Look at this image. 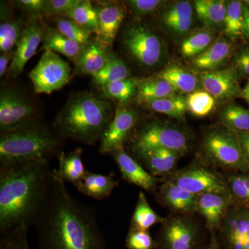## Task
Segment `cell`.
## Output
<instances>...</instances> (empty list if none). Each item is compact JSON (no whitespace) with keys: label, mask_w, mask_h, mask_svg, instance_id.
<instances>
[{"label":"cell","mask_w":249,"mask_h":249,"mask_svg":"<svg viewBox=\"0 0 249 249\" xmlns=\"http://www.w3.org/2000/svg\"><path fill=\"white\" fill-rule=\"evenodd\" d=\"M114 114L108 101L91 93H76L69 98L53 124L65 139L91 145L101 141Z\"/></svg>","instance_id":"obj_3"},{"label":"cell","mask_w":249,"mask_h":249,"mask_svg":"<svg viewBox=\"0 0 249 249\" xmlns=\"http://www.w3.org/2000/svg\"><path fill=\"white\" fill-rule=\"evenodd\" d=\"M240 141L241 148L246 160L249 163V133L237 134Z\"/></svg>","instance_id":"obj_49"},{"label":"cell","mask_w":249,"mask_h":249,"mask_svg":"<svg viewBox=\"0 0 249 249\" xmlns=\"http://www.w3.org/2000/svg\"><path fill=\"white\" fill-rule=\"evenodd\" d=\"M221 124L237 134L249 133V110L235 103H229L220 114Z\"/></svg>","instance_id":"obj_33"},{"label":"cell","mask_w":249,"mask_h":249,"mask_svg":"<svg viewBox=\"0 0 249 249\" xmlns=\"http://www.w3.org/2000/svg\"><path fill=\"white\" fill-rule=\"evenodd\" d=\"M161 242L163 249H194L197 240L196 226L186 218L175 217L163 223Z\"/></svg>","instance_id":"obj_14"},{"label":"cell","mask_w":249,"mask_h":249,"mask_svg":"<svg viewBox=\"0 0 249 249\" xmlns=\"http://www.w3.org/2000/svg\"><path fill=\"white\" fill-rule=\"evenodd\" d=\"M82 155L83 150L77 148L67 153L62 150L57 157L58 161L57 170L65 183H71L75 186L85 178L88 170L85 169Z\"/></svg>","instance_id":"obj_27"},{"label":"cell","mask_w":249,"mask_h":249,"mask_svg":"<svg viewBox=\"0 0 249 249\" xmlns=\"http://www.w3.org/2000/svg\"><path fill=\"white\" fill-rule=\"evenodd\" d=\"M28 232H16L1 236V249H31L27 240Z\"/></svg>","instance_id":"obj_46"},{"label":"cell","mask_w":249,"mask_h":249,"mask_svg":"<svg viewBox=\"0 0 249 249\" xmlns=\"http://www.w3.org/2000/svg\"><path fill=\"white\" fill-rule=\"evenodd\" d=\"M94 6L98 18L96 40L109 49L115 40L124 18V10L113 2L100 3Z\"/></svg>","instance_id":"obj_16"},{"label":"cell","mask_w":249,"mask_h":249,"mask_svg":"<svg viewBox=\"0 0 249 249\" xmlns=\"http://www.w3.org/2000/svg\"><path fill=\"white\" fill-rule=\"evenodd\" d=\"M139 80L129 78L101 87L103 96L121 104L128 102L137 92Z\"/></svg>","instance_id":"obj_36"},{"label":"cell","mask_w":249,"mask_h":249,"mask_svg":"<svg viewBox=\"0 0 249 249\" xmlns=\"http://www.w3.org/2000/svg\"><path fill=\"white\" fill-rule=\"evenodd\" d=\"M7 8L1 6V24H0V51L10 52L15 50L23 31L27 25L24 18H11Z\"/></svg>","instance_id":"obj_28"},{"label":"cell","mask_w":249,"mask_h":249,"mask_svg":"<svg viewBox=\"0 0 249 249\" xmlns=\"http://www.w3.org/2000/svg\"><path fill=\"white\" fill-rule=\"evenodd\" d=\"M244 20L243 1H228L227 15L223 27L226 35L231 39L243 37Z\"/></svg>","instance_id":"obj_35"},{"label":"cell","mask_w":249,"mask_h":249,"mask_svg":"<svg viewBox=\"0 0 249 249\" xmlns=\"http://www.w3.org/2000/svg\"><path fill=\"white\" fill-rule=\"evenodd\" d=\"M139 121L138 111L124 106L118 107L114 118L100 141V153L106 155L124 149V143L129 140Z\"/></svg>","instance_id":"obj_11"},{"label":"cell","mask_w":249,"mask_h":249,"mask_svg":"<svg viewBox=\"0 0 249 249\" xmlns=\"http://www.w3.org/2000/svg\"><path fill=\"white\" fill-rule=\"evenodd\" d=\"M245 3H247V4L249 5V0H247V1H244Z\"/></svg>","instance_id":"obj_53"},{"label":"cell","mask_w":249,"mask_h":249,"mask_svg":"<svg viewBox=\"0 0 249 249\" xmlns=\"http://www.w3.org/2000/svg\"><path fill=\"white\" fill-rule=\"evenodd\" d=\"M170 180L196 196L217 193L231 196L227 181L217 173L203 167L193 166L179 170L174 173Z\"/></svg>","instance_id":"obj_10"},{"label":"cell","mask_w":249,"mask_h":249,"mask_svg":"<svg viewBox=\"0 0 249 249\" xmlns=\"http://www.w3.org/2000/svg\"><path fill=\"white\" fill-rule=\"evenodd\" d=\"M15 50L10 52H3L0 55V77L5 76L14 56Z\"/></svg>","instance_id":"obj_48"},{"label":"cell","mask_w":249,"mask_h":249,"mask_svg":"<svg viewBox=\"0 0 249 249\" xmlns=\"http://www.w3.org/2000/svg\"><path fill=\"white\" fill-rule=\"evenodd\" d=\"M194 10L190 1H176L163 11L160 19L165 29L173 35H185L194 24Z\"/></svg>","instance_id":"obj_20"},{"label":"cell","mask_w":249,"mask_h":249,"mask_svg":"<svg viewBox=\"0 0 249 249\" xmlns=\"http://www.w3.org/2000/svg\"><path fill=\"white\" fill-rule=\"evenodd\" d=\"M234 47L227 39H216L206 51L191 59V65L196 71L204 73L221 70L231 58Z\"/></svg>","instance_id":"obj_19"},{"label":"cell","mask_w":249,"mask_h":249,"mask_svg":"<svg viewBox=\"0 0 249 249\" xmlns=\"http://www.w3.org/2000/svg\"><path fill=\"white\" fill-rule=\"evenodd\" d=\"M29 76L36 93L51 94L70 83L71 67L58 53L45 51Z\"/></svg>","instance_id":"obj_9"},{"label":"cell","mask_w":249,"mask_h":249,"mask_svg":"<svg viewBox=\"0 0 249 249\" xmlns=\"http://www.w3.org/2000/svg\"><path fill=\"white\" fill-rule=\"evenodd\" d=\"M47 29L43 19L28 20L15 49L14 58L7 72L8 76L17 78L22 73L28 61L37 53Z\"/></svg>","instance_id":"obj_12"},{"label":"cell","mask_w":249,"mask_h":249,"mask_svg":"<svg viewBox=\"0 0 249 249\" xmlns=\"http://www.w3.org/2000/svg\"><path fill=\"white\" fill-rule=\"evenodd\" d=\"M124 3L134 14L142 17L158 11L165 1L161 0H128Z\"/></svg>","instance_id":"obj_45"},{"label":"cell","mask_w":249,"mask_h":249,"mask_svg":"<svg viewBox=\"0 0 249 249\" xmlns=\"http://www.w3.org/2000/svg\"><path fill=\"white\" fill-rule=\"evenodd\" d=\"M166 221L152 209L146 196L142 192L139 193L137 205L131 219L130 229L148 231L157 224H163Z\"/></svg>","instance_id":"obj_32"},{"label":"cell","mask_w":249,"mask_h":249,"mask_svg":"<svg viewBox=\"0 0 249 249\" xmlns=\"http://www.w3.org/2000/svg\"><path fill=\"white\" fill-rule=\"evenodd\" d=\"M47 160L0 164V233L28 232L45 204L52 183Z\"/></svg>","instance_id":"obj_2"},{"label":"cell","mask_w":249,"mask_h":249,"mask_svg":"<svg viewBox=\"0 0 249 249\" xmlns=\"http://www.w3.org/2000/svg\"><path fill=\"white\" fill-rule=\"evenodd\" d=\"M34 226L40 249H107L95 211L70 194L57 169Z\"/></svg>","instance_id":"obj_1"},{"label":"cell","mask_w":249,"mask_h":249,"mask_svg":"<svg viewBox=\"0 0 249 249\" xmlns=\"http://www.w3.org/2000/svg\"><path fill=\"white\" fill-rule=\"evenodd\" d=\"M197 196L167 180L160 186L157 197L160 203L174 211L193 213L196 211Z\"/></svg>","instance_id":"obj_21"},{"label":"cell","mask_w":249,"mask_h":249,"mask_svg":"<svg viewBox=\"0 0 249 249\" xmlns=\"http://www.w3.org/2000/svg\"><path fill=\"white\" fill-rule=\"evenodd\" d=\"M191 144L189 136L182 129L160 122L144 124L134 134L132 148L134 153L166 149L180 155L188 152Z\"/></svg>","instance_id":"obj_6"},{"label":"cell","mask_w":249,"mask_h":249,"mask_svg":"<svg viewBox=\"0 0 249 249\" xmlns=\"http://www.w3.org/2000/svg\"><path fill=\"white\" fill-rule=\"evenodd\" d=\"M67 18L74 21L80 27L89 34H97L98 18L91 1L83 0Z\"/></svg>","instance_id":"obj_38"},{"label":"cell","mask_w":249,"mask_h":249,"mask_svg":"<svg viewBox=\"0 0 249 249\" xmlns=\"http://www.w3.org/2000/svg\"><path fill=\"white\" fill-rule=\"evenodd\" d=\"M119 186L113 175L87 172L85 178L75 185L77 190L85 196L98 200H103L111 196L114 190Z\"/></svg>","instance_id":"obj_24"},{"label":"cell","mask_w":249,"mask_h":249,"mask_svg":"<svg viewBox=\"0 0 249 249\" xmlns=\"http://www.w3.org/2000/svg\"><path fill=\"white\" fill-rule=\"evenodd\" d=\"M232 201L231 196L224 195H199L196 199V211L204 217L208 229L214 230L222 225Z\"/></svg>","instance_id":"obj_18"},{"label":"cell","mask_w":249,"mask_h":249,"mask_svg":"<svg viewBox=\"0 0 249 249\" xmlns=\"http://www.w3.org/2000/svg\"><path fill=\"white\" fill-rule=\"evenodd\" d=\"M178 92L166 80L156 77L155 78L139 80L137 95L140 102L147 104L152 101L178 94Z\"/></svg>","instance_id":"obj_30"},{"label":"cell","mask_w":249,"mask_h":249,"mask_svg":"<svg viewBox=\"0 0 249 249\" xmlns=\"http://www.w3.org/2000/svg\"><path fill=\"white\" fill-rule=\"evenodd\" d=\"M156 77L166 80L177 91L182 93H191L200 89L201 86L196 74L176 65L165 67Z\"/></svg>","instance_id":"obj_29"},{"label":"cell","mask_w":249,"mask_h":249,"mask_svg":"<svg viewBox=\"0 0 249 249\" xmlns=\"http://www.w3.org/2000/svg\"><path fill=\"white\" fill-rule=\"evenodd\" d=\"M141 163L153 176L166 175L174 169L181 155L166 149H155L136 154Z\"/></svg>","instance_id":"obj_22"},{"label":"cell","mask_w":249,"mask_h":249,"mask_svg":"<svg viewBox=\"0 0 249 249\" xmlns=\"http://www.w3.org/2000/svg\"><path fill=\"white\" fill-rule=\"evenodd\" d=\"M234 67L241 76L249 78V45L237 51L234 57Z\"/></svg>","instance_id":"obj_47"},{"label":"cell","mask_w":249,"mask_h":249,"mask_svg":"<svg viewBox=\"0 0 249 249\" xmlns=\"http://www.w3.org/2000/svg\"><path fill=\"white\" fill-rule=\"evenodd\" d=\"M241 96H242L249 105V79L248 81H247V83H246L245 88L242 89Z\"/></svg>","instance_id":"obj_51"},{"label":"cell","mask_w":249,"mask_h":249,"mask_svg":"<svg viewBox=\"0 0 249 249\" xmlns=\"http://www.w3.org/2000/svg\"><path fill=\"white\" fill-rule=\"evenodd\" d=\"M214 31L205 28L193 33L183 41L180 52L183 57L193 59L204 53L214 42Z\"/></svg>","instance_id":"obj_34"},{"label":"cell","mask_w":249,"mask_h":249,"mask_svg":"<svg viewBox=\"0 0 249 249\" xmlns=\"http://www.w3.org/2000/svg\"><path fill=\"white\" fill-rule=\"evenodd\" d=\"M228 1L224 0H196L194 9L205 27L214 31L224 27Z\"/></svg>","instance_id":"obj_26"},{"label":"cell","mask_w":249,"mask_h":249,"mask_svg":"<svg viewBox=\"0 0 249 249\" xmlns=\"http://www.w3.org/2000/svg\"><path fill=\"white\" fill-rule=\"evenodd\" d=\"M152 110L164 115L183 119L188 110L187 98L176 94L147 103Z\"/></svg>","instance_id":"obj_37"},{"label":"cell","mask_w":249,"mask_h":249,"mask_svg":"<svg viewBox=\"0 0 249 249\" xmlns=\"http://www.w3.org/2000/svg\"><path fill=\"white\" fill-rule=\"evenodd\" d=\"M35 103L14 88L4 87L0 93V130L11 132L41 122Z\"/></svg>","instance_id":"obj_7"},{"label":"cell","mask_w":249,"mask_h":249,"mask_svg":"<svg viewBox=\"0 0 249 249\" xmlns=\"http://www.w3.org/2000/svg\"><path fill=\"white\" fill-rule=\"evenodd\" d=\"M122 44L129 56L145 68L157 67L163 60V42L145 24H133L126 28L123 32Z\"/></svg>","instance_id":"obj_8"},{"label":"cell","mask_w":249,"mask_h":249,"mask_svg":"<svg viewBox=\"0 0 249 249\" xmlns=\"http://www.w3.org/2000/svg\"><path fill=\"white\" fill-rule=\"evenodd\" d=\"M202 142L205 154L214 164L249 174V163L233 131L222 124L210 127L204 131Z\"/></svg>","instance_id":"obj_5"},{"label":"cell","mask_w":249,"mask_h":249,"mask_svg":"<svg viewBox=\"0 0 249 249\" xmlns=\"http://www.w3.org/2000/svg\"><path fill=\"white\" fill-rule=\"evenodd\" d=\"M82 0H47L45 16L51 18L67 17Z\"/></svg>","instance_id":"obj_43"},{"label":"cell","mask_w":249,"mask_h":249,"mask_svg":"<svg viewBox=\"0 0 249 249\" xmlns=\"http://www.w3.org/2000/svg\"><path fill=\"white\" fill-rule=\"evenodd\" d=\"M42 43L39 52L50 51L60 53L73 62H76L84 47V45L62 35L55 27H47Z\"/></svg>","instance_id":"obj_25"},{"label":"cell","mask_w":249,"mask_h":249,"mask_svg":"<svg viewBox=\"0 0 249 249\" xmlns=\"http://www.w3.org/2000/svg\"><path fill=\"white\" fill-rule=\"evenodd\" d=\"M109 50L97 40H91L84 45L74 62L78 71L93 76L98 73L107 62Z\"/></svg>","instance_id":"obj_23"},{"label":"cell","mask_w":249,"mask_h":249,"mask_svg":"<svg viewBox=\"0 0 249 249\" xmlns=\"http://www.w3.org/2000/svg\"><path fill=\"white\" fill-rule=\"evenodd\" d=\"M199 79L204 90L213 96L216 101H231L242 95L239 73L234 66L200 73Z\"/></svg>","instance_id":"obj_13"},{"label":"cell","mask_w":249,"mask_h":249,"mask_svg":"<svg viewBox=\"0 0 249 249\" xmlns=\"http://www.w3.org/2000/svg\"><path fill=\"white\" fill-rule=\"evenodd\" d=\"M222 232L229 249H249V209L229 211L222 224Z\"/></svg>","instance_id":"obj_17"},{"label":"cell","mask_w":249,"mask_h":249,"mask_svg":"<svg viewBox=\"0 0 249 249\" xmlns=\"http://www.w3.org/2000/svg\"><path fill=\"white\" fill-rule=\"evenodd\" d=\"M65 137L54 124L37 123L24 128L1 132L0 164L47 160L62 151Z\"/></svg>","instance_id":"obj_4"},{"label":"cell","mask_w":249,"mask_h":249,"mask_svg":"<svg viewBox=\"0 0 249 249\" xmlns=\"http://www.w3.org/2000/svg\"><path fill=\"white\" fill-rule=\"evenodd\" d=\"M188 110L196 117L209 115L213 110L216 99L205 90H196L189 93L187 97Z\"/></svg>","instance_id":"obj_39"},{"label":"cell","mask_w":249,"mask_h":249,"mask_svg":"<svg viewBox=\"0 0 249 249\" xmlns=\"http://www.w3.org/2000/svg\"><path fill=\"white\" fill-rule=\"evenodd\" d=\"M47 0H18L14 1L18 9L29 18V20L43 19Z\"/></svg>","instance_id":"obj_44"},{"label":"cell","mask_w":249,"mask_h":249,"mask_svg":"<svg viewBox=\"0 0 249 249\" xmlns=\"http://www.w3.org/2000/svg\"><path fill=\"white\" fill-rule=\"evenodd\" d=\"M93 82L101 88L104 85L131 78L130 72L125 62L113 52H109L106 65L96 75Z\"/></svg>","instance_id":"obj_31"},{"label":"cell","mask_w":249,"mask_h":249,"mask_svg":"<svg viewBox=\"0 0 249 249\" xmlns=\"http://www.w3.org/2000/svg\"><path fill=\"white\" fill-rule=\"evenodd\" d=\"M232 201L249 209V174L236 173L227 180Z\"/></svg>","instance_id":"obj_40"},{"label":"cell","mask_w":249,"mask_h":249,"mask_svg":"<svg viewBox=\"0 0 249 249\" xmlns=\"http://www.w3.org/2000/svg\"><path fill=\"white\" fill-rule=\"evenodd\" d=\"M55 28L70 40L85 45L91 40V34L84 30L74 21L67 17L53 18Z\"/></svg>","instance_id":"obj_41"},{"label":"cell","mask_w":249,"mask_h":249,"mask_svg":"<svg viewBox=\"0 0 249 249\" xmlns=\"http://www.w3.org/2000/svg\"><path fill=\"white\" fill-rule=\"evenodd\" d=\"M244 2V14H245V20H244L243 37L246 40L249 42V5Z\"/></svg>","instance_id":"obj_50"},{"label":"cell","mask_w":249,"mask_h":249,"mask_svg":"<svg viewBox=\"0 0 249 249\" xmlns=\"http://www.w3.org/2000/svg\"><path fill=\"white\" fill-rule=\"evenodd\" d=\"M110 155L119 167L124 181L147 192L155 191L160 179L145 170L141 163L134 160L124 149L116 150Z\"/></svg>","instance_id":"obj_15"},{"label":"cell","mask_w":249,"mask_h":249,"mask_svg":"<svg viewBox=\"0 0 249 249\" xmlns=\"http://www.w3.org/2000/svg\"><path fill=\"white\" fill-rule=\"evenodd\" d=\"M208 249H219V245H218L215 237H213V240L211 241V245H210Z\"/></svg>","instance_id":"obj_52"},{"label":"cell","mask_w":249,"mask_h":249,"mask_svg":"<svg viewBox=\"0 0 249 249\" xmlns=\"http://www.w3.org/2000/svg\"><path fill=\"white\" fill-rule=\"evenodd\" d=\"M125 246L127 249H154L155 242L148 231L129 228Z\"/></svg>","instance_id":"obj_42"}]
</instances>
